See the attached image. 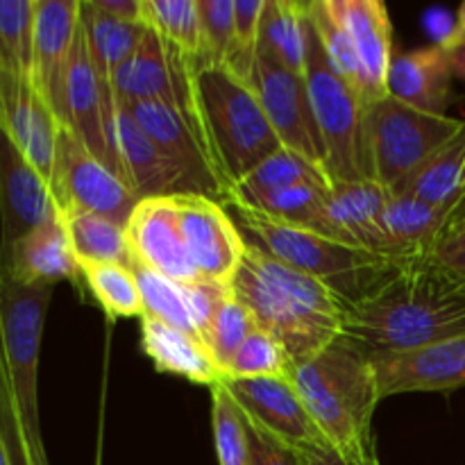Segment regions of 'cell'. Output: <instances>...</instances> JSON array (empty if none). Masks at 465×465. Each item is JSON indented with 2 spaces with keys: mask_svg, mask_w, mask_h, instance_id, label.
<instances>
[{
  "mask_svg": "<svg viewBox=\"0 0 465 465\" xmlns=\"http://www.w3.org/2000/svg\"><path fill=\"white\" fill-rule=\"evenodd\" d=\"M381 400L402 393H443L465 386V336L413 350L368 352Z\"/></svg>",
  "mask_w": 465,
  "mask_h": 465,
  "instance_id": "2e32d148",
  "label": "cell"
},
{
  "mask_svg": "<svg viewBox=\"0 0 465 465\" xmlns=\"http://www.w3.org/2000/svg\"><path fill=\"white\" fill-rule=\"evenodd\" d=\"M386 204L389 191L371 180L334 184L330 189L331 218L345 239L381 257L402 262V252L386 225Z\"/></svg>",
  "mask_w": 465,
  "mask_h": 465,
  "instance_id": "603a6c76",
  "label": "cell"
},
{
  "mask_svg": "<svg viewBox=\"0 0 465 465\" xmlns=\"http://www.w3.org/2000/svg\"><path fill=\"white\" fill-rule=\"evenodd\" d=\"M212 430L218 465H250V427L223 381L212 389Z\"/></svg>",
  "mask_w": 465,
  "mask_h": 465,
  "instance_id": "ab89813d",
  "label": "cell"
},
{
  "mask_svg": "<svg viewBox=\"0 0 465 465\" xmlns=\"http://www.w3.org/2000/svg\"><path fill=\"white\" fill-rule=\"evenodd\" d=\"M193 64L153 27H148L139 48L114 73L112 89L121 103H159L175 104L193 75Z\"/></svg>",
  "mask_w": 465,
  "mask_h": 465,
  "instance_id": "d6986e66",
  "label": "cell"
},
{
  "mask_svg": "<svg viewBox=\"0 0 465 465\" xmlns=\"http://www.w3.org/2000/svg\"><path fill=\"white\" fill-rule=\"evenodd\" d=\"M36 0L0 3V71L30 77L35 71Z\"/></svg>",
  "mask_w": 465,
  "mask_h": 465,
  "instance_id": "d590c367",
  "label": "cell"
},
{
  "mask_svg": "<svg viewBox=\"0 0 465 465\" xmlns=\"http://www.w3.org/2000/svg\"><path fill=\"white\" fill-rule=\"evenodd\" d=\"M141 350L157 372L209 389L225 380L203 341L153 316L141 318Z\"/></svg>",
  "mask_w": 465,
  "mask_h": 465,
  "instance_id": "484cf974",
  "label": "cell"
},
{
  "mask_svg": "<svg viewBox=\"0 0 465 465\" xmlns=\"http://www.w3.org/2000/svg\"><path fill=\"white\" fill-rule=\"evenodd\" d=\"M243 259L254 268V272H257L262 280H266L268 284L275 286L277 291L286 293L289 298L298 300L304 307L322 313V316H330L334 318V321L343 322L345 327L350 300L345 298L343 293H339L334 286L318 280V277L307 275V272L298 271V268L289 266V263L280 262V259L271 257V254L263 252V250H259L257 245L252 243H248Z\"/></svg>",
  "mask_w": 465,
  "mask_h": 465,
  "instance_id": "83f0119b",
  "label": "cell"
},
{
  "mask_svg": "<svg viewBox=\"0 0 465 465\" xmlns=\"http://www.w3.org/2000/svg\"><path fill=\"white\" fill-rule=\"evenodd\" d=\"M143 21L195 68L207 66L198 0H143Z\"/></svg>",
  "mask_w": 465,
  "mask_h": 465,
  "instance_id": "836d02e7",
  "label": "cell"
},
{
  "mask_svg": "<svg viewBox=\"0 0 465 465\" xmlns=\"http://www.w3.org/2000/svg\"><path fill=\"white\" fill-rule=\"evenodd\" d=\"M3 275L18 284H50L82 280L62 212L3 250Z\"/></svg>",
  "mask_w": 465,
  "mask_h": 465,
  "instance_id": "7402d4cb",
  "label": "cell"
},
{
  "mask_svg": "<svg viewBox=\"0 0 465 465\" xmlns=\"http://www.w3.org/2000/svg\"><path fill=\"white\" fill-rule=\"evenodd\" d=\"M431 257L448 275V280L457 286L459 293L465 295V200L450 218Z\"/></svg>",
  "mask_w": 465,
  "mask_h": 465,
  "instance_id": "f6af8a7d",
  "label": "cell"
},
{
  "mask_svg": "<svg viewBox=\"0 0 465 465\" xmlns=\"http://www.w3.org/2000/svg\"><path fill=\"white\" fill-rule=\"evenodd\" d=\"M125 107L130 109L141 130L186 173L195 193L207 195L223 204L230 203L232 193L213 163L203 134L175 104L150 100V103L125 104Z\"/></svg>",
  "mask_w": 465,
  "mask_h": 465,
  "instance_id": "9a60e30c",
  "label": "cell"
},
{
  "mask_svg": "<svg viewBox=\"0 0 465 465\" xmlns=\"http://www.w3.org/2000/svg\"><path fill=\"white\" fill-rule=\"evenodd\" d=\"M330 189V182H304V184H295L291 189L280 191V193L268 195V198L259 200L250 209H257V212L277 218V221L291 223V225L304 227V230L321 232V234L331 236V239L350 243L334 223V218H331Z\"/></svg>",
  "mask_w": 465,
  "mask_h": 465,
  "instance_id": "1f68e13d",
  "label": "cell"
},
{
  "mask_svg": "<svg viewBox=\"0 0 465 465\" xmlns=\"http://www.w3.org/2000/svg\"><path fill=\"white\" fill-rule=\"evenodd\" d=\"M309 45V3L266 0L259 32V54L275 59L289 71L304 75Z\"/></svg>",
  "mask_w": 465,
  "mask_h": 465,
  "instance_id": "f1b7e54d",
  "label": "cell"
},
{
  "mask_svg": "<svg viewBox=\"0 0 465 465\" xmlns=\"http://www.w3.org/2000/svg\"><path fill=\"white\" fill-rule=\"evenodd\" d=\"M227 207L234 212L236 225L243 232L248 243L257 245L271 257L280 259L307 275L327 282L350 302L357 300L372 282L380 280L398 263V259L381 257V254L331 239L321 232L277 221V218L266 216L245 204L230 203Z\"/></svg>",
  "mask_w": 465,
  "mask_h": 465,
  "instance_id": "277c9868",
  "label": "cell"
},
{
  "mask_svg": "<svg viewBox=\"0 0 465 465\" xmlns=\"http://www.w3.org/2000/svg\"><path fill=\"white\" fill-rule=\"evenodd\" d=\"M112 143L118 175L139 200L195 193L186 173L141 130L130 109L118 98L114 107Z\"/></svg>",
  "mask_w": 465,
  "mask_h": 465,
  "instance_id": "e0dca14e",
  "label": "cell"
},
{
  "mask_svg": "<svg viewBox=\"0 0 465 465\" xmlns=\"http://www.w3.org/2000/svg\"><path fill=\"white\" fill-rule=\"evenodd\" d=\"M207 66H223L234 39V0H198Z\"/></svg>",
  "mask_w": 465,
  "mask_h": 465,
  "instance_id": "ee69618b",
  "label": "cell"
},
{
  "mask_svg": "<svg viewBox=\"0 0 465 465\" xmlns=\"http://www.w3.org/2000/svg\"><path fill=\"white\" fill-rule=\"evenodd\" d=\"M184 291L186 300H189L191 316H193L195 327H198L200 339H204L213 316H216L218 309L223 307V302L232 295V284H223V282L212 280H198L191 282V284H184Z\"/></svg>",
  "mask_w": 465,
  "mask_h": 465,
  "instance_id": "bcb514c9",
  "label": "cell"
},
{
  "mask_svg": "<svg viewBox=\"0 0 465 465\" xmlns=\"http://www.w3.org/2000/svg\"><path fill=\"white\" fill-rule=\"evenodd\" d=\"M252 89L257 91L282 145L298 153L327 175L325 143L313 114L307 77L289 71L266 54H259Z\"/></svg>",
  "mask_w": 465,
  "mask_h": 465,
  "instance_id": "8fae6325",
  "label": "cell"
},
{
  "mask_svg": "<svg viewBox=\"0 0 465 465\" xmlns=\"http://www.w3.org/2000/svg\"><path fill=\"white\" fill-rule=\"evenodd\" d=\"M254 330H257V322H254L252 313L245 309V304L232 291L230 298L223 302V307L213 316L212 325H209L207 334L203 339L204 348L209 350V354H212L216 366L223 371V375H225L234 354L239 352L241 345L245 343V339Z\"/></svg>",
  "mask_w": 465,
  "mask_h": 465,
  "instance_id": "60d3db41",
  "label": "cell"
},
{
  "mask_svg": "<svg viewBox=\"0 0 465 465\" xmlns=\"http://www.w3.org/2000/svg\"><path fill=\"white\" fill-rule=\"evenodd\" d=\"M204 141L227 189L282 150L257 91L223 66L195 68Z\"/></svg>",
  "mask_w": 465,
  "mask_h": 465,
  "instance_id": "3957f363",
  "label": "cell"
},
{
  "mask_svg": "<svg viewBox=\"0 0 465 465\" xmlns=\"http://www.w3.org/2000/svg\"><path fill=\"white\" fill-rule=\"evenodd\" d=\"M309 16H312V23L316 27L318 36H321L322 48H325L330 62L366 100V77H363L361 62H359L357 48H354V41L350 36L348 27H345L343 18L336 12L334 0H312L309 3Z\"/></svg>",
  "mask_w": 465,
  "mask_h": 465,
  "instance_id": "f35d334b",
  "label": "cell"
},
{
  "mask_svg": "<svg viewBox=\"0 0 465 465\" xmlns=\"http://www.w3.org/2000/svg\"><path fill=\"white\" fill-rule=\"evenodd\" d=\"M82 27H84L95 66L107 84H112L114 73L132 57L148 32L145 23L121 21L103 12L95 0H82Z\"/></svg>",
  "mask_w": 465,
  "mask_h": 465,
  "instance_id": "f546056e",
  "label": "cell"
},
{
  "mask_svg": "<svg viewBox=\"0 0 465 465\" xmlns=\"http://www.w3.org/2000/svg\"><path fill=\"white\" fill-rule=\"evenodd\" d=\"M304 182L330 180H327V175L321 168H316L312 162L300 157L298 153H293L289 148H282L232 189L230 203H241L245 207H254L259 200L268 198L272 193H280L284 189H291L295 184H304Z\"/></svg>",
  "mask_w": 465,
  "mask_h": 465,
  "instance_id": "e575fe53",
  "label": "cell"
},
{
  "mask_svg": "<svg viewBox=\"0 0 465 465\" xmlns=\"http://www.w3.org/2000/svg\"><path fill=\"white\" fill-rule=\"evenodd\" d=\"M54 198L62 212L82 209V212L103 213L127 227L139 198L130 186L100 162L66 125H62L54 163Z\"/></svg>",
  "mask_w": 465,
  "mask_h": 465,
  "instance_id": "30bf717a",
  "label": "cell"
},
{
  "mask_svg": "<svg viewBox=\"0 0 465 465\" xmlns=\"http://www.w3.org/2000/svg\"><path fill=\"white\" fill-rule=\"evenodd\" d=\"M127 266H130V271L134 272L136 284H139V291H141V298H143V309H145L143 316L157 318V321L168 322V325L177 327V330L200 339L198 327H195L193 316H191V307H189V300H186L184 284H177V282L150 271V268H145L143 263L134 262L132 257Z\"/></svg>",
  "mask_w": 465,
  "mask_h": 465,
  "instance_id": "74e56055",
  "label": "cell"
},
{
  "mask_svg": "<svg viewBox=\"0 0 465 465\" xmlns=\"http://www.w3.org/2000/svg\"><path fill=\"white\" fill-rule=\"evenodd\" d=\"M245 422L280 448L298 454L304 461L336 454L307 404L300 398L291 377H259V380H223Z\"/></svg>",
  "mask_w": 465,
  "mask_h": 465,
  "instance_id": "ba28073f",
  "label": "cell"
},
{
  "mask_svg": "<svg viewBox=\"0 0 465 465\" xmlns=\"http://www.w3.org/2000/svg\"><path fill=\"white\" fill-rule=\"evenodd\" d=\"M465 48V3L459 7L457 12V36H454L452 45H450V53L457 54L459 50Z\"/></svg>",
  "mask_w": 465,
  "mask_h": 465,
  "instance_id": "f907efd6",
  "label": "cell"
},
{
  "mask_svg": "<svg viewBox=\"0 0 465 465\" xmlns=\"http://www.w3.org/2000/svg\"><path fill=\"white\" fill-rule=\"evenodd\" d=\"M82 280L109 318H143V298L125 263H82Z\"/></svg>",
  "mask_w": 465,
  "mask_h": 465,
  "instance_id": "8d00e7d4",
  "label": "cell"
},
{
  "mask_svg": "<svg viewBox=\"0 0 465 465\" xmlns=\"http://www.w3.org/2000/svg\"><path fill=\"white\" fill-rule=\"evenodd\" d=\"M357 48L366 77L368 104L389 95V73L393 66V25L381 0H334Z\"/></svg>",
  "mask_w": 465,
  "mask_h": 465,
  "instance_id": "cb8c5ba5",
  "label": "cell"
},
{
  "mask_svg": "<svg viewBox=\"0 0 465 465\" xmlns=\"http://www.w3.org/2000/svg\"><path fill=\"white\" fill-rule=\"evenodd\" d=\"M250 465H307V461L275 445L250 427Z\"/></svg>",
  "mask_w": 465,
  "mask_h": 465,
  "instance_id": "c3c4849f",
  "label": "cell"
},
{
  "mask_svg": "<svg viewBox=\"0 0 465 465\" xmlns=\"http://www.w3.org/2000/svg\"><path fill=\"white\" fill-rule=\"evenodd\" d=\"M307 465H348V463H345L339 454H325V457L312 459V461H307Z\"/></svg>",
  "mask_w": 465,
  "mask_h": 465,
  "instance_id": "816d5d0a",
  "label": "cell"
},
{
  "mask_svg": "<svg viewBox=\"0 0 465 465\" xmlns=\"http://www.w3.org/2000/svg\"><path fill=\"white\" fill-rule=\"evenodd\" d=\"M0 450L7 454L9 465H36L18 425L16 411L5 393H0Z\"/></svg>",
  "mask_w": 465,
  "mask_h": 465,
  "instance_id": "7dc6e473",
  "label": "cell"
},
{
  "mask_svg": "<svg viewBox=\"0 0 465 465\" xmlns=\"http://www.w3.org/2000/svg\"><path fill=\"white\" fill-rule=\"evenodd\" d=\"M459 209V207H457ZM457 209H440L409 195H391L386 225L404 259L431 254Z\"/></svg>",
  "mask_w": 465,
  "mask_h": 465,
  "instance_id": "4dcf8cb0",
  "label": "cell"
},
{
  "mask_svg": "<svg viewBox=\"0 0 465 465\" xmlns=\"http://www.w3.org/2000/svg\"><path fill=\"white\" fill-rule=\"evenodd\" d=\"M50 300V284H18L12 277L0 275V393L7 395L12 402L32 459L39 465H48L39 418V359Z\"/></svg>",
  "mask_w": 465,
  "mask_h": 465,
  "instance_id": "5b68a950",
  "label": "cell"
},
{
  "mask_svg": "<svg viewBox=\"0 0 465 465\" xmlns=\"http://www.w3.org/2000/svg\"><path fill=\"white\" fill-rule=\"evenodd\" d=\"M103 12L130 23H145L143 21V0H95Z\"/></svg>",
  "mask_w": 465,
  "mask_h": 465,
  "instance_id": "681fc988",
  "label": "cell"
},
{
  "mask_svg": "<svg viewBox=\"0 0 465 465\" xmlns=\"http://www.w3.org/2000/svg\"><path fill=\"white\" fill-rule=\"evenodd\" d=\"M289 377L318 430L345 463L380 465L372 418L381 395L366 350L341 336L312 359L291 366Z\"/></svg>",
  "mask_w": 465,
  "mask_h": 465,
  "instance_id": "7a4b0ae2",
  "label": "cell"
},
{
  "mask_svg": "<svg viewBox=\"0 0 465 465\" xmlns=\"http://www.w3.org/2000/svg\"><path fill=\"white\" fill-rule=\"evenodd\" d=\"M291 359L280 341L268 331L254 330L225 371V380H259V377H289Z\"/></svg>",
  "mask_w": 465,
  "mask_h": 465,
  "instance_id": "b9f144b4",
  "label": "cell"
},
{
  "mask_svg": "<svg viewBox=\"0 0 465 465\" xmlns=\"http://www.w3.org/2000/svg\"><path fill=\"white\" fill-rule=\"evenodd\" d=\"M304 77H307L313 114H316L322 143H325V171L331 186L366 180L372 182L366 150L368 104L330 62L312 16H309Z\"/></svg>",
  "mask_w": 465,
  "mask_h": 465,
  "instance_id": "8992f818",
  "label": "cell"
},
{
  "mask_svg": "<svg viewBox=\"0 0 465 465\" xmlns=\"http://www.w3.org/2000/svg\"><path fill=\"white\" fill-rule=\"evenodd\" d=\"M463 127L461 118L420 112L393 95L375 100L368 104L366 114V150L372 182L393 191Z\"/></svg>",
  "mask_w": 465,
  "mask_h": 465,
  "instance_id": "52a82bcc",
  "label": "cell"
},
{
  "mask_svg": "<svg viewBox=\"0 0 465 465\" xmlns=\"http://www.w3.org/2000/svg\"><path fill=\"white\" fill-rule=\"evenodd\" d=\"M232 291L252 313L259 330L280 341L293 366L307 361L343 336V322L322 316L277 291L262 280L245 259L232 280Z\"/></svg>",
  "mask_w": 465,
  "mask_h": 465,
  "instance_id": "9c48e42d",
  "label": "cell"
},
{
  "mask_svg": "<svg viewBox=\"0 0 465 465\" xmlns=\"http://www.w3.org/2000/svg\"><path fill=\"white\" fill-rule=\"evenodd\" d=\"M182 239L203 280L232 284L243 263L248 241L218 200L200 193L173 195Z\"/></svg>",
  "mask_w": 465,
  "mask_h": 465,
  "instance_id": "4fadbf2b",
  "label": "cell"
},
{
  "mask_svg": "<svg viewBox=\"0 0 465 465\" xmlns=\"http://www.w3.org/2000/svg\"><path fill=\"white\" fill-rule=\"evenodd\" d=\"M266 0H234V39L227 53L223 68L241 82L252 86L254 66L259 57V32H262V16Z\"/></svg>",
  "mask_w": 465,
  "mask_h": 465,
  "instance_id": "7bdbcfd3",
  "label": "cell"
},
{
  "mask_svg": "<svg viewBox=\"0 0 465 465\" xmlns=\"http://www.w3.org/2000/svg\"><path fill=\"white\" fill-rule=\"evenodd\" d=\"M343 336L366 352L413 350L461 339L465 295L431 254L402 259L350 302Z\"/></svg>",
  "mask_w": 465,
  "mask_h": 465,
  "instance_id": "6da1fadb",
  "label": "cell"
},
{
  "mask_svg": "<svg viewBox=\"0 0 465 465\" xmlns=\"http://www.w3.org/2000/svg\"><path fill=\"white\" fill-rule=\"evenodd\" d=\"M82 23V0H36L32 82L62 121L64 84Z\"/></svg>",
  "mask_w": 465,
  "mask_h": 465,
  "instance_id": "ffe728a7",
  "label": "cell"
},
{
  "mask_svg": "<svg viewBox=\"0 0 465 465\" xmlns=\"http://www.w3.org/2000/svg\"><path fill=\"white\" fill-rule=\"evenodd\" d=\"M389 193L409 195L440 209H457L465 200V127Z\"/></svg>",
  "mask_w": 465,
  "mask_h": 465,
  "instance_id": "4316f807",
  "label": "cell"
},
{
  "mask_svg": "<svg viewBox=\"0 0 465 465\" xmlns=\"http://www.w3.org/2000/svg\"><path fill=\"white\" fill-rule=\"evenodd\" d=\"M114 107H116V95L112 84H107L100 75L84 27L80 23L66 84H64L62 125H66L100 162L107 163L118 175V162L112 143Z\"/></svg>",
  "mask_w": 465,
  "mask_h": 465,
  "instance_id": "7c38bea8",
  "label": "cell"
},
{
  "mask_svg": "<svg viewBox=\"0 0 465 465\" xmlns=\"http://www.w3.org/2000/svg\"><path fill=\"white\" fill-rule=\"evenodd\" d=\"M454 68V54L439 44L400 54L389 73V95L420 112L445 116Z\"/></svg>",
  "mask_w": 465,
  "mask_h": 465,
  "instance_id": "d4e9b609",
  "label": "cell"
},
{
  "mask_svg": "<svg viewBox=\"0 0 465 465\" xmlns=\"http://www.w3.org/2000/svg\"><path fill=\"white\" fill-rule=\"evenodd\" d=\"M73 252L82 263H130L125 225L103 213L66 209L62 212Z\"/></svg>",
  "mask_w": 465,
  "mask_h": 465,
  "instance_id": "d6a6232c",
  "label": "cell"
},
{
  "mask_svg": "<svg viewBox=\"0 0 465 465\" xmlns=\"http://www.w3.org/2000/svg\"><path fill=\"white\" fill-rule=\"evenodd\" d=\"M125 232L134 262L177 284L203 280L186 252L173 195L139 200Z\"/></svg>",
  "mask_w": 465,
  "mask_h": 465,
  "instance_id": "ac0fdd59",
  "label": "cell"
},
{
  "mask_svg": "<svg viewBox=\"0 0 465 465\" xmlns=\"http://www.w3.org/2000/svg\"><path fill=\"white\" fill-rule=\"evenodd\" d=\"M3 189V250L44 225L59 209L50 182L27 162L9 139L3 141L0 157Z\"/></svg>",
  "mask_w": 465,
  "mask_h": 465,
  "instance_id": "44dd1931",
  "label": "cell"
},
{
  "mask_svg": "<svg viewBox=\"0 0 465 465\" xmlns=\"http://www.w3.org/2000/svg\"><path fill=\"white\" fill-rule=\"evenodd\" d=\"M0 127L53 186L62 121L30 77L0 71Z\"/></svg>",
  "mask_w": 465,
  "mask_h": 465,
  "instance_id": "5bb4252c",
  "label": "cell"
}]
</instances>
